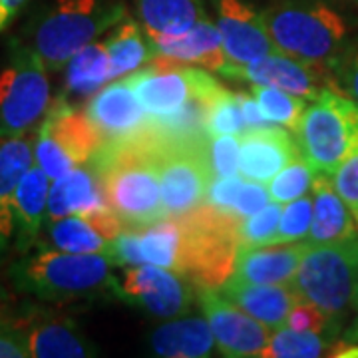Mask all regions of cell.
<instances>
[{
    "instance_id": "36",
    "label": "cell",
    "mask_w": 358,
    "mask_h": 358,
    "mask_svg": "<svg viewBox=\"0 0 358 358\" xmlns=\"http://www.w3.org/2000/svg\"><path fill=\"white\" fill-rule=\"evenodd\" d=\"M282 205L271 201L261 211L239 221V243L241 247H263L275 243V235L279 229Z\"/></svg>"
},
{
    "instance_id": "4",
    "label": "cell",
    "mask_w": 358,
    "mask_h": 358,
    "mask_svg": "<svg viewBox=\"0 0 358 358\" xmlns=\"http://www.w3.org/2000/svg\"><path fill=\"white\" fill-rule=\"evenodd\" d=\"M294 134L301 154L315 173L333 176L358 150V102L324 90L308 103Z\"/></svg>"
},
{
    "instance_id": "47",
    "label": "cell",
    "mask_w": 358,
    "mask_h": 358,
    "mask_svg": "<svg viewBox=\"0 0 358 358\" xmlns=\"http://www.w3.org/2000/svg\"><path fill=\"white\" fill-rule=\"evenodd\" d=\"M345 338L346 341H350V343H355V345H358V320L352 324V327H350V329H348V331H346Z\"/></svg>"
},
{
    "instance_id": "45",
    "label": "cell",
    "mask_w": 358,
    "mask_h": 358,
    "mask_svg": "<svg viewBox=\"0 0 358 358\" xmlns=\"http://www.w3.org/2000/svg\"><path fill=\"white\" fill-rule=\"evenodd\" d=\"M28 357L26 334L0 331V358H24Z\"/></svg>"
},
{
    "instance_id": "18",
    "label": "cell",
    "mask_w": 358,
    "mask_h": 358,
    "mask_svg": "<svg viewBox=\"0 0 358 358\" xmlns=\"http://www.w3.org/2000/svg\"><path fill=\"white\" fill-rule=\"evenodd\" d=\"M308 247L307 241L241 247L229 279L255 285H289Z\"/></svg>"
},
{
    "instance_id": "41",
    "label": "cell",
    "mask_w": 358,
    "mask_h": 358,
    "mask_svg": "<svg viewBox=\"0 0 358 358\" xmlns=\"http://www.w3.org/2000/svg\"><path fill=\"white\" fill-rule=\"evenodd\" d=\"M333 183L358 223V150L334 171Z\"/></svg>"
},
{
    "instance_id": "5",
    "label": "cell",
    "mask_w": 358,
    "mask_h": 358,
    "mask_svg": "<svg viewBox=\"0 0 358 358\" xmlns=\"http://www.w3.org/2000/svg\"><path fill=\"white\" fill-rule=\"evenodd\" d=\"M126 13L102 0H54L34 30V50L46 70H60L80 48L114 28Z\"/></svg>"
},
{
    "instance_id": "8",
    "label": "cell",
    "mask_w": 358,
    "mask_h": 358,
    "mask_svg": "<svg viewBox=\"0 0 358 358\" xmlns=\"http://www.w3.org/2000/svg\"><path fill=\"white\" fill-rule=\"evenodd\" d=\"M357 281L358 237L343 243L310 245L289 285L301 301H308L338 319L352 303Z\"/></svg>"
},
{
    "instance_id": "11",
    "label": "cell",
    "mask_w": 358,
    "mask_h": 358,
    "mask_svg": "<svg viewBox=\"0 0 358 358\" xmlns=\"http://www.w3.org/2000/svg\"><path fill=\"white\" fill-rule=\"evenodd\" d=\"M128 82L150 115L173 114L195 96L213 94L221 88L205 68L179 62L159 52L150 60L148 68L128 76Z\"/></svg>"
},
{
    "instance_id": "48",
    "label": "cell",
    "mask_w": 358,
    "mask_h": 358,
    "mask_svg": "<svg viewBox=\"0 0 358 358\" xmlns=\"http://www.w3.org/2000/svg\"><path fill=\"white\" fill-rule=\"evenodd\" d=\"M352 307H355V310L358 313V281H357V287H355V293H352V303H350Z\"/></svg>"
},
{
    "instance_id": "27",
    "label": "cell",
    "mask_w": 358,
    "mask_h": 358,
    "mask_svg": "<svg viewBox=\"0 0 358 358\" xmlns=\"http://www.w3.org/2000/svg\"><path fill=\"white\" fill-rule=\"evenodd\" d=\"M110 58V80H120L140 70L155 56L154 42L141 32L140 24L131 18H124L103 40Z\"/></svg>"
},
{
    "instance_id": "42",
    "label": "cell",
    "mask_w": 358,
    "mask_h": 358,
    "mask_svg": "<svg viewBox=\"0 0 358 358\" xmlns=\"http://www.w3.org/2000/svg\"><path fill=\"white\" fill-rule=\"evenodd\" d=\"M243 181L245 178L241 173L239 176H227V178H217L215 176L213 181H211V185H209L205 203L233 213V207H235V201H237V195H239L241 187H243Z\"/></svg>"
},
{
    "instance_id": "32",
    "label": "cell",
    "mask_w": 358,
    "mask_h": 358,
    "mask_svg": "<svg viewBox=\"0 0 358 358\" xmlns=\"http://www.w3.org/2000/svg\"><path fill=\"white\" fill-rule=\"evenodd\" d=\"M251 94L268 122L282 126L289 131H296L301 117L307 110V100L294 96L291 92H285L275 86H263V84H253Z\"/></svg>"
},
{
    "instance_id": "20",
    "label": "cell",
    "mask_w": 358,
    "mask_h": 358,
    "mask_svg": "<svg viewBox=\"0 0 358 358\" xmlns=\"http://www.w3.org/2000/svg\"><path fill=\"white\" fill-rule=\"evenodd\" d=\"M108 205L96 169L90 166L74 167L64 176L52 179L46 221L52 223L68 215L86 217Z\"/></svg>"
},
{
    "instance_id": "38",
    "label": "cell",
    "mask_w": 358,
    "mask_h": 358,
    "mask_svg": "<svg viewBox=\"0 0 358 358\" xmlns=\"http://www.w3.org/2000/svg\"><path fill=\"white\" fill-rule=\"evenodd\" d=\"M209 162L217 178L239 176V136L219 134L207 141Z\"/></svg>"
},
{
    "instance_id": "49",
    "label": "cell",
    "mask_w": 358,
    "mask_h": 358,
    "mask_svg": "<svg viewBox=\"0 0 358 358\" xmlns=\"http://www.w3.org/2000/svg\"><path fill=\"white\" fill-rule=\"evenodd\" d=\"M346 2H352V4H358V0H346Z\"/></svg>"
},
{
    "instance_id": "9",
    "label": "cell",
    "mask_w": 358,
    "mask_h": 358,
    "mask_svg": "<svg viewBox=\"0 0 358 358\" xmlns=\"http://www.w3.org/2000/svg\"><path fill=\"white\" fill-rule=\"evenodd\" d=\"M102 145V138L86 112L60 98L44 114L34 141V162L50 179H56L74 167L88 166Z\"/></svg>"
},
{
    "instance_id": "1",
    "label": "cell",
    "mask_w": 358,
    "mask_h": 358,
    "mask_svg": "<svg viewBox=\"0 0 358 358\" xmlns=\"http://www.w3.org/2000/svg\"><path fill=\"white\" fill-rule=\"evenodd\" d=\"M90 164L100 178L106 201L126 229H141L169 217L145 136L128 143L102 145Z\"/></svg>"
},
{
    "instance_id": "28",
    "label": "cell",
    "mask_w": 358,
    "mask_h": 358,
    "mask_svg": "<svg viewBox=\"0 0 358 358\" xmlns=\"http://www.w3.org/2000/svg\"><path fill=\"white\" fill-rule=\"evenodd\" d=\"M28 357L34 358H86L96 350L68 322H40L26 333Z\"/></svg>"
},
{
    "instance_id": "29",
    "label": "cell",
    "mask_w": 358,
    "mask_h": 358,
    "mask_svg": "<svg viewBox=\"0 0 358 358\" xmlns=\"http://www.w3.org/2000/svg\"><path fill=\"white\" fill-rule=\"evenodd\" d=\"M110 82V58L103 42H90L66 64V90L74 96H92Z\"/></svg>"
},
{
    "instance_id": "24",
    "label": "cell",
    "mask_w": 358,
    "mask_h": 358,
    "mask_svg": "<svg viewBox=\"0 0 358 358\" xmlns=\"http://www.w3.org/2000/svg\"><path fill=\"white\" fill-rule=\"evenodd\" d=\"M150 345L157 357L167 358L211 357L219 350L209 322L199 317L173 320L157 327L152 333Z\"/></svg>"
},
{
    "instance_id": "37",
    "label": "cell",
    "mask_w": 358,
    "mask_h": 358,
    "mask_svg": "<svg viewBox=\"0 0 358 358\" xmlns=\"http://www.w3.org/2000/svg\"><path fill=\"white\" fill-rule=\"evenodd\" d=\"M313 223V195L310 192L303 197L285 203L279 219V229L275 235V243H296L307 241Z\"/></svg>"
},
{
    "instance_id": "10",
    "label": "cell",
    "mask_w": 358,
    "mask_h": 358,
    "mask_svg": "<svg viewBox=\"0 0 358 358\" xmlns=\"http://www.w3.org/2000/svg\"><path fill=\"white\" fill-rule=\"evenodd\" d=\"M50 108L46 66L30 46H16L0 72V136H24Z\"/></svg>"
},
{
    "instance_id": "34",
    "label": "cell",
    "mask_w": 358,
    "mask_h": 358,
    "mask_svg": "<svg viewBox=\"0 0 358 358\" xmlns=\"http://www.w3.org/2000/svg\"><path fill=\"white\" fill-rule=\"evenodd\" d=\"M313 179H315V169L308 166L303 154H299L277 176L268 179L267 187L271 193V201L285 205L296 197H303L305 193L310 192Z\"/></svg>"
},
{
    "instance_id": "3",
    "label": "cell",
    "mask_w": 358,
    "mask_h": 358,
    "mask_svg": "<svg viewBox=\"0 0 358 358\" xmlns=\"http://www.w3.org/2000/svg\"><path fill=\"white\" fill-rule=\"evenodd\" d=\"M275 48L333 70L346 50L348 26L331 6L313 0H282L263 10Z\"/></svg>"
},
{
    "instance_id": "35",
    "label": "cell",
    "mask_w": 358,
    "mask_h": 358,
    "mask_svg": "<svg viewBox=\"0 0 358 358\" xmlns=\"http://www.w3.org/2000/svg\"><path fill=\"white\" fill-rule=\"evenodd\" d=\"M205 129H207L209 138L219 136V134L243 136L247 128H245L243 112H241V103H239V96L237 94L223 88L211 100L209 112H207Z\"/></svg>"
},
{
    "instance_id": "33",
    "label": "cell",
    "mask_w": 358,
    "mask_h": 358,
    "mask_svg": "<svg viewBox=\"0 0 358 358\" xmlns=\"http://www.w3.org/2000/svg\"><path fill=\"white\" fill-rule=\"evenodd\" d=\"M329 341L324 334L293 331L289 327L275 329L268 338L263 358H315L324 357L329 350Z\"/></svg>"
},
{
    "instance_id": "2",
    "label": "cell",
    "mask_w": 358,
    "mask_h": 358,
    "mask_svg": "<svg viewBox=\"0 0 358 358\" xmlns=\"http://www.w3.org/2000/svg\"><path fill=\"white\" fill-rule=\"evenodd\" d=\"M179 275L195 287L217 289L229 279L239 255V221L231 211L201 203L179 215Z\"/></svg>"
},
{
    "instance_id": "12",
    "label": "cell",
    "mask_w": 358,
    "mask_h": 358,
    "mask_svg": "<svg viewBox=\"0 0 358 358\" xmlns=\"http://www.w3.org/2000/svg\"><path fill=\"white\" fill-rule=\"evenodd\" d=\"M219 74L231 80H243L249 84L275 86L291 92L307 102L317 100L324 90L333 86L331 68L299 60L279 50L271 52L249 64H227Z\"/></svg>"
},
{
    "instance_id": "30",
    "label": "cell",
    "mask_w": 358,
    "mask_h": 358,
    "mask_svg": "<svg viewBox=\"0 0 358 358\" xmlns=\"http://www.w3.org/2000/svg\"><path fill=\"white\" fill-rule=\"evenodd\" d=\"M140 263H150L157 267L179 271V243L181 229L178 217H166L155 221L148 227L136 229Z\"/></svg>"
},
{
    "instance_id": "40",
    "label": "cell",
    "mask_w": 358,
    "mask_h": 358,
    "mask_svg": "<svg viewBox=\"0 0 358 358\" xmlns=\"http://www.w3.org/2000/svg\"><path fill=\"white\" fill-rule=\"evenodd\" d=\"M333 317L329 313H324L322 308L308 303V301H299L289 317H287V322L285 327L293 329V331H303V333H319L324 334V331L331 327L333 322Z\"/></svg>"
},
{
    "instance_id": "17",
    "label": "cell",
    "mask_w": 358,
    "mask_h": 358,
    "mask_svg": "<svg viewBox=\"0 0 358 358\" xmlns=\"http://www.w3.org/2000/svg\"><path fill=\"white\" fill-rule=\"evenodd\" d=\"M299 154V141L282 126L245 131L239 136V173L245 179L268 183Z\"/></svg>"
},
{
    "instance_id": "39",
    "label": "cell",
    "mask_w": 358,
    "mask_h": 358,
    "mask_svg": "<svg viewBox=\"0 0 358 358\" xmlns=\"http://www.w3.org/2000/svg\"><path fill=\"white\" fill-rule=\"evenodd\" d=\"M331 90L358 102V44L346 46V50L333 66Z\"/></svg>"
},
{
    "instance_id": "7",
    "label": "cell",
    "mask_w": 358,
    "mask_h": 358,
    "mask_svg": "<svg viewBox=\"0 0 358 358\" xmlns=\"http://www.w3.org/2000/svg\"><path fill=\"white\" fill-rule=\"evenodd\" d=\"M145 141L159 173L167 215L179 217L205 203L209 185L215 178L207 152L209 138L193 141L167 140L148 129Z\"/></svg>"
},
{
    "instance_id": "43",
    "label": "cell",
    "mask_w": 358,
    "mask_h": 358,
    "mask_svg": "<svg viewBox=\"0 0 358 358\" xmlns=\"http://www.w3.org/2000/svg\"><path fill=\"white\" fill-rule=\"evenodd\" d=\"M271 203V193L268 187L261 181H253V179H245L243 187L237 195V201L233 207V213L237 217H249L257 211H261L265 205Z\"/></svg>"
},
{
    "instance_id": "16",
    "label": "cell",
    "mask_w": 358,
    "mask_h": 358,
    "mask_svg": "<svg viewBox=\"0 0 358 358\" xmlns=\"http://www.w3.org/2000/svg\"><path fill=\"white\" fill-rule=\"evenodd\" d=\"M217 28L229 64L243 66L277 52L263 13L243 0H215Z\"/></svg>"
},
{
    "instance_id": "13",
    "label": "cell",
    "mask_w": 358,
    "mask_h": 358,
    "mask_svg": "<svg viewBox=\"0 0 358 358\" xmlns=\"http://www.w3.org/2000/svg\"><path fill=\"white\" fill-rule=\"evenodd\" d=\"M197 301L223 357H261L273 334L268 327L253 319L215 289L199 287Z\"/></svg>"
},
{
    "instance_id": "22",
    "label": "cell",
    "mask_w": 358,
    "mask_h": 358,
    "mask_svg": "<svg viewBox=\"0 0 358 358\" xmlns=\"http://www.w3.org/2000/svg\"><path fill=\"white\" fill-rule=\"evenodd\" d=\"M150 40L159 54L171 56L185 64L199 66L209 72H221L229 64L217 24H213L209 18L199 20L187 32L178 36H157Z\"/></svg>"
},
{
    "instance_id": "6",
    "label": "cell",
    "mask_w": 358,
    "mask_h": 358,
    "mask_svg": "<svg viewBox=\"0 0 358 358\" xmlns=\"http://www.w3.org/2000/svg\"><path fill=\"white\" fill-rule=\"evenodd\" d=\"M112 261L100 253H68L46 249L20 261L13 277L20 289L44 299L82 296L108 289L115 281Z\"/></svg>"
},
{
    "instance_id": "23",
    "label": "cell",
    "mask_w": 358,
    "mask_h": 358,
    "mask_svg": "<svg viewBox=\"0 0 358 358\" xmlns=\"http://www.w3.org/2000/svg\"><path fill=\"white\" fill-rule=\"evenodd\" d=\"M34 164V145L24 136H0V247L16 231L14 192Z\"/></svg>"
},
{
    "instance_id": "15",
    "label": "cell",
    "mask_w": 358,
    "mask_h": 358,
    "mask_svg": "<svg viewBox=\"0 0 358 358\" xmlns=\"http://www.w3.org/2000/svg\"><path fill=\"white\" fill-rule=\"evenodd\" d=\"M86 115L98 129L103 145L140 140L148 134L152 122V115L141 106L128 78L114 80L100 90L88 102Z\"/></svg>"
},
{
    "instance_id": "21",
    "label": "cell",
    "mask_w": 358,
    "mask_h": 358,
    "mask_svg": "<svg viewBox=\"0 0 358 358\" xmlns=\"http://www.w3.org/2000/svg\"><path fill=\"white\" fill-rule=\"evenodd\" d=\"M221 294L271 331L285 327L291 308L301 301L291 285H255L235 279L223 282Z\"/></svg>"
},
{
    "instance_id": "19",
    "label": "cell",
    "mask_w": 358,
    "mask_h": 358,
    "mask_svg": "<svg viewBox=\"0 0 358 358\" xmlns=\"http://www.w3.org/2000/svg\"><path fill=\"white\" fill-rule=\"evenodd\" d=\"M313 223L308 231V245L343 243L358 237V223L350 207L336 192L333 176L315 173L313 185Z\"/></svg>"
},
{
    "instance_id": "25",
    "label": "cell",
    "mask_w": 358,
    "mask_h": 358,
    "mask_svg": "<svg viewBox=\"0 0 358 358\" xmlns=\"http://www.w3.org/2000/svg\"><path fill=\"white\" fill-rule=\"evenodd\" d=\"M50 176L34 162L14 192V219L20 243L28 245L36 239L48 213Z\"/></svg>"
},
{
    "instance_id": "46",
    "label": "cell",
    "mask_w": 358,
    "mask_h": 358,
    "mask_svg": "<svg viewBox=\"0 0 358 358\" xmlns=\"http://www.w3.org/2000/svg\"><path fill=\"white\" fill-rule=\"evenodd\" d=\"M24 4L26 0H0V30L10 24V20Z\"/></svg>"
},
{
    "instance_id": "44",
    "label": "cell",
    "mask_w": 358,
    "mask_h": 358,
    "mask_svg": "<svg viewBox=\"0 0 358 358\" xmlns=\"http://www.w3.org/2000/svg\"><path fill=\"white\" fill-rule=\"evenodd\" d=\"M239 96V103H241V112H243L245 128L247 131H257V129H268L275 128L277 124L268 122L267 117L263 115L259 103L253 98V94H237Z\"/></svg>"
},
{
    "instance_id": "26",
    "label": "cell",
    "mask_w": 358,
    "mask_h": 358,
    "mask_svg": "<svg viewBox=\"0 0 358 358\" xmlns=\"http://www.w3.org/2000/svg\"><path fill=\"white\" fill-rule=\"evenodd\" d=\"M138 14L150 38L178 36L207 18L203 0H138Z\"/></svg>"
},
{
    "instance_id": "14",
    "label": "cell",
    "mask_w": 358,
    "mask_h": 358,
    "mask_svg": "<svg viewBox=\"0 0 358 358\" xmlns=\"http://www.w3.org/2000/svg\"><path fill=\"white\" fill-rule=\"evenodd\" d=\"M122 299L136 303L159 319L185 315L193 305V291L181 275L157 265H131L124 271L122 282L115 285Z\"/></svg>"
},
{
    "instance_id": "31",
    "label": "cell",
    "mask_w": 358,
    "mask_h": 358,
    "mask_svg": "<svg viewBox=\"0 0 358 358\" xmlns=\"http://www.w3.org/2000/svg\"><path fill=\"white\" fill-rule=\"evenodd\" d=\"M54 249L68 253H100L106 255L110 241L82 215H68L50 223Z\"/></svg>"
}]
</instances>
